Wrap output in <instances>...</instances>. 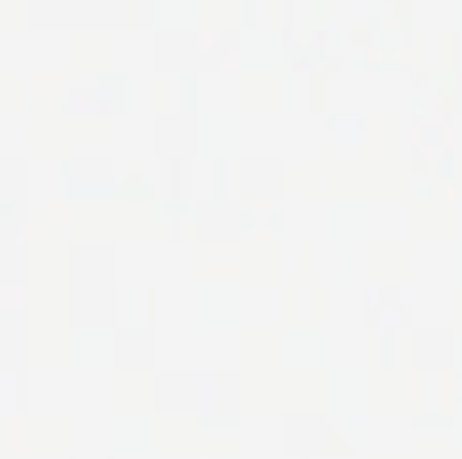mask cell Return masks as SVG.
Listing matches in <instances>:
<instances>
[{"label":"cell","mask_w":462,"mask_h":459,"mask_svg":"<svg viewBox=\"0 0 462 459\" xmlns=\"http://www.w3.org/2000/svg\"><path fill=\"white\" fill-rule=\"evenodd\" d=\"M241 230V211L236 203H206L200 208V235L211 243H233Z\"/></svg>","instance_id":"obj_1"},{"label":"cell","mask_w":462,"mask_h":459,"mask_svg":"<svg viewBox=\"0 0 462 459\" xmlns=\"http://www.w3.org/2000/svg\"><path fill=\"white\" fill-rule=\"evenodd\" d=\"M411 303L409 289H374L371 292V325L376 330H398L409 322Z\"/></svg>","instance_id":"obj_2"},{"label":"cell","mask_w":462,"mask_h":459,"mask_svg":"<svg viewBox=\"0 0 462 459\" xmlns=\"http://www.w3.org/2000/svg\"><path fill=\"white\" fill-rule=\"evenodd\" d=\"M411 365L422 371H444L452 365V335L447 333H417L411 338Z\"/></svg>","instance_id":"obj_3"},{"label":"cell","mask_w":462,"mask_h":459,"mask_svg":"<svg viewBox=\"0 0 462 459\" xmlns=\"http://www.w3.org/2000/svg\"><path fill=\"white\" fill-rule=\"evenodd\" d=\"M195 379L184 371H173V373H160L157 376V406L160 409H173V411H184L192 406L195 400Z\"/></svg>","instance_id":"obj_4"},{"label":"cell","mask_w":462,"mask_h":459,"mask_svg":"<svg viewBox=\"0 0 462 459\" xmlns=\"http://www.w3.org/2000/svg\"><path fill=\"white\" fill-rule=\"evenodd\" d=\"M452 124L441 116H430L417 122L414 127V151L420 157H441L452 149Z\"/></svg>","instance_id":"obj_5"},{"label":"cell","mask_w":462,"mask_h":459,"mask_svg":"<svg viewBox=\"0 0 462 459\" xmlns=\"http://www.w3.org/2000/svg\"><path fill=\"white\" fill-rule=\"evenodd\" d=\"M325 441V425L314 417L287 419V452L290 454H314Z\"/></svg>","instance_id":"obj_6"},{"label":"cell","mask_w":462,"mask_h":459,"mask_svg":"<svg viewBox=\"0 0 462 459\" xmlns=\"http://www.w3.org/2000/svg\"><path fill=\"white\" fill-rule=\"evenodd\" d=\"M200 406L208 414H214V411H236L238 409V379L225 376V373L203 379Z\"/></svg>","instance_id":"obj_7"}]
</instances>
